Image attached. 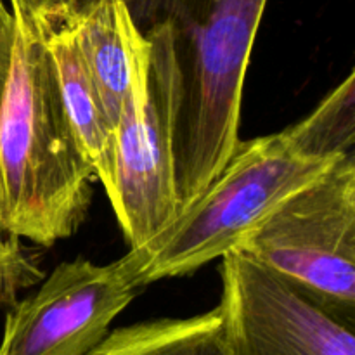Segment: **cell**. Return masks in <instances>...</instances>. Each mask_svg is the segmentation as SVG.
<instances>
[{"label":"cell","instance_id":"obj_8","mask_svg":"<svg viewBox=\"0 0 355 355\" xmlns=\"http://www.w3.org/2000/svg\"><path fill=\"white\" fill-rule=\"evenodd\" d=\"M45 45L59 94L69 121L104 189L113 182L114 123L107 114L90 69L64 23L40 37Z\"/></svg>","mask_w":355,"mask_h":355},{"label":"cell","instance_id":"obj_2","mask_svg":"<svg viewBox=\"0 0 355 355\" xmlns=\"http://www.w3.org/2000/svg\"><path fill=\"white\" fill-rule=\"evenodd\" d=\"M349 155L307 151L288 128L239 141L231 158L177 220L144 246V286L186 276L238 246L239 239L284 200Z\"/></svg>","mask_w":355,"mask_h":355},{"label":"cell","instance_id":"obj_7","mask_svg":"<svg viewBox=\"0 0 355 355\" xmlns=\"http://www.w3.org/2000/svg\"><path fill=\"white\" fill-rule=\"evenodd\" d=\"M64 24L116 128L128 92L149 68L151 40L139 30L123 0H87Z\"/></svg>","mask_w":355,"mask_h":355},{"label":"cell","instance_id":"obj_9","mask_svg":"<svg viewBox=\"0 0 355 355\" xmlns=\"http://www.w3.org/2000/svg\"><path fill=\"white\" fill-rule=\"evenodd\" d=\"M87 355H229L218 307L193 318H163L110 331Z\"/></svg>","mask_w":355,"mask_h":355},{"label":"cell","instance_id":"obj_13","mask_svg":"<svg viewBox=\"0 0 355 355\" xmlns=\"http://www.w3.org/2000/svg\"><path fill=\"white\" fill-rule=\"evenodd\" d=\"M14 42H16V19L6 7L3 0H0V103L9 78Z\"/></svg>","mask_w":355,"mask_h":355},{"label":"cell","instance_id":"obj_6","mask_svg":"<svg viewBox=\"0 0 355 355\" xmlns=\"http://www.w3.org/2000/svg\"><path fill=\"white\" fill-rule=\"evenodd\" d=\"M220 260L218 311L229 355H355L354 326L238 250Z\"/></svg>","mask_w":355,"mask_h":355},{"label":"cell","instance_id":"obj_10","mask_svg":"<svg viewBox=\"0 0 355 355\" xmlns=\"http://www.w3.org/2000/svg\"><path fill=\"white\" fill-rule=\"evenodd\" d=\"M355 75L350 71L311 114L288 127L307 151L315 155H354Z\"/></svg>","mask_w":355,"mask_h":355},{"label":"cell","instance_id":"obj_1","mask_svg":"<svg viewBox=\"0 0 355 355\" xmlns=\"http://www.w3.org/2000/svg\"><path fill=\"white\" fill-rule=\"evenodd\" d=\"M96 179L44 42L16 23L0 103V229L45 248L69 238L85 218Z\"/></svg>","mask_w":355,"mask_h":355},{"label":"cell","instance_id":"obj_12","mask_svg":"<svg viewBox=\"0 0 355 355\" xmlns=\"http://www.w3.org/2000/svg\"><path fill=\"white\" fill-rule=\"evenodd\" d=\"M78 0H10V12L17 24L44 37L75 12Z\"/></svg>","mask_w":355,"mask_h":355},{"label":"cell","instance_id":"obj_3","mask_svg":"<svg viewBox=\"0 0 355 355\" xmlns=\"http://www.w3.org/2000/svg\"><path fill=\"white\" fill-rule=\"evenodd\" d=\"M234 250L354 326L355 155L277 205Z\"/></svg>","mask_w":355,"mask_h":355},{"label":"cell","instance_id":"obj_5","mask_svg":"<svg viewBox=\"0 0 355 355\" xmlns=\"http://www.w3.org/2000/svg\"><path fill=\"white\" fill-rule=\"evenodd\" d=\"M144 246L106 266L62 262L44 283L9 305L0 355H87L142 290Z\"/></svg>","mask_w":355,"mask_h":355},{"label":"cell","instance_id":"obj_4","mask_svg":"<svg viewBox=\"0 0 355 355\" xmlns=\"http://www.w3.org/2000/svg\"><path fill=\"white\" fill-rule=\"evenodd\" d=\"M141 31L151 40L149 68L121 107L114 128L113 182L106 191L130 248L155 241L182 211L173 155L180 99L175 44L165 23Z\"/></svg>","mask_w":355,"mask_h":355},{"label":"cell","instance_id":"obj_11","mask_svg":"<svg viewBox=\"0 0 355 355\" xmlns=\"http://www.w3.org/2000/svg\"><path fill=\"white\" fill-rule=\"evenodd\" d=\"M42 277L33 257L21 245V238L0 229V307L12 305L23 288Z\"/></svg>","mask_w":355,"mask_h":355},{"label":"cell","instance_id":"obj_14","mask_svg":"<svg viewBox=\"0 0 355 355\" xmlns=\"http://www.w3.org/2000/svg\"><path fill=\"white\" fill-rule=\"evenodd\" d=\"M0 211H2V182H0Z\"/></svg>","mask_w":355,"mask_h":355}]
</instances>
